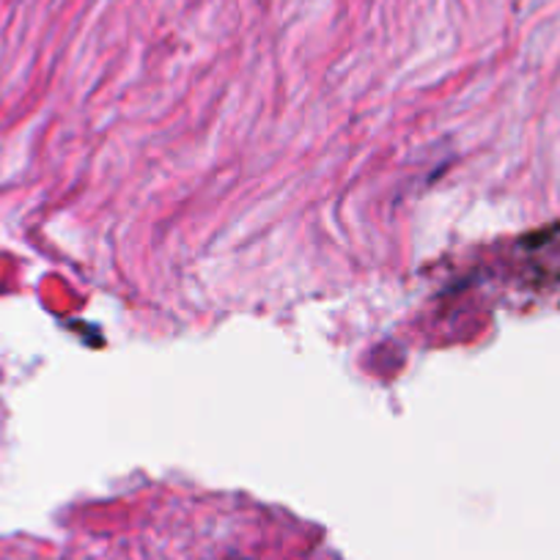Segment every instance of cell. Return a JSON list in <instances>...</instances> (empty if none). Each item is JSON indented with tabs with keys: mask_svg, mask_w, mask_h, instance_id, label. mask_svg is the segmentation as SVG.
<instances>
[]
</instances>
